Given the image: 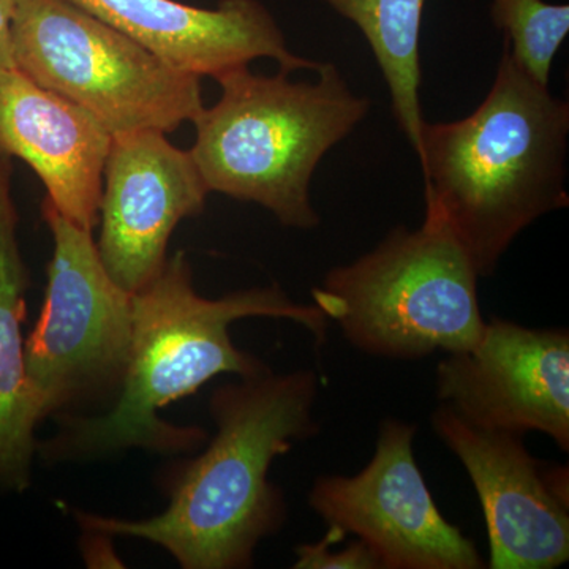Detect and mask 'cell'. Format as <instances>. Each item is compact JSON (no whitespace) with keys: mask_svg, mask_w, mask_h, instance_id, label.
Segmentation results:
<instances>
[{"mask_svg":"<svg viewBox=\"0 0 569 569\" xmlns=\"http://www.w3.org/2000/svg\"><path fill=\"white\" fill-rule=\"evenodd\" d=\"M111 134L81 107L41 88L17 66L0 70V157H18L52 206L84 230L99 224Z\"/></svg>","mask_w":569,"mask_h":569,"instance_id":"cell-13","label":"cell"},{"mask_svg":"<svg viewBox=\"0 0 569 569\" xmlns=\"http://www.w3.org/2000/svg\"><path fill=\"white\" fill-rule=\"evenodd\" d=\"M492 21L512 58L549 86L553 59L569 33V6L546 0H492Z\"/></svg>","mask_w":569,"mask_h":569,"instance_id":"cell-16","label":"cell"},{"mask_svg":"<svg viewBox=\"0 0 569 569\" xmlns=\"http://www.w3.org/2000/svg\"><path fill=\"white\" fill-rule=\"evenodd\" d=\"M14 66L92 114L108 133L174 132L203 110L200 78L71 3L18 0Z\"/></svg>","mask_w":569,"mask_h":569,"instance_id":"cell-6","label":"cell"},{"mask_svg":"<svg viewBox=\"0 0 569 569\" xmlns=\"http://www.w3.org/2000/svg\"><path fill=\"white\" fill-rule=\"evenodd\" d=\"M417 425L387 419L376 452L353 477L313 482L309 507L329 529L355 535L381 569H479L477 546L441 515L415 459Z\"/></svg>","mask_w":569,"mask_h":569,"instance_id":"cell-8","label":"cell"},{"mask_svg":"<svg viewBox=\"0 0 569 569\" xmlns=\"http://www.w3.org/2000/svg\"><path fill=\"white\" fill-rule=\"evenodd\" d=\"M209 192L189 151L159 130L112 134L103 168L99 250L127 293L152 282L167 263L174 228L203 212Z\"/></svg>","mask_w":569,"mask_h":569,"instance_id":"cell-11","label":"cell"},{"mask_svg":"<svg viewBox=\"0 0 569 569\" xmlns=\"http://www.w3.org/2000/svg\"><path fill=\"white\" fill-rule=\"evenodd\" d=\"M432 429L473 482L490 569H553L569 560L568 468L539 462L523 436L468 425L437 407Z\"/></svg>","mask_w":569,"mask_h":569,"instance_id":"cell-9","label":"cell"},{"mask_svg":"<svg viewBox=\"0 0 569 569\" xmlns=\"http://www.w3.org/2000/svg\"><path fill=\"white\" fill-rule=\"evenodd\" d=\"M18 0H0V70L14 66L11 56L10 28Z\"/></svg>","mask_w":569,"mask_h":569,"instance_id":"cell-18","label":"cell"},{"mask_svg":"<svg viewBox=\"0 0 569 569\" xmlns=\"http://www.w3.org/2000/svg\"><path fill=\"white\" fill-rule=\"evenodd\" d=\"M317 74L316 82H293L283 70L261 77L242 66L213 78L222 96L194 118L189 151L209 192L263 206L284 227L320 224L310 201L313 173L366 118L370 102L332 63Z\"/></svg>","mask_w":569,"mask_h":569,"instance_id":"cell-4","label":"cell"},{"mask_svg":"<svg viewBox=\"0 0 569 569\" xmlns=\"http://www.w3.org/2000/svg\"><path fill=\"white\" fill-rule=\"evenodd\" d=\"M313 370L239 377L217 388L211 415L217 433L203 455L170 478L162 515L123 520L78 515L89 531L151 541L186 569L250 568L257 546L282 529L287 503L269 481L277 456L317 436Z\"/></svg>","mask_w":569,"mask_h":569,"instance_id":"cell-2","label":"cell"},{"mask_svg":"<svg viewBox=\"0 0 569 569\" xmlns=\"http://www.w3.org/2000/svg\"><path fill=\"white\" fill-rule=\"evenodd\" d=\"M132 310L129 365L114 406L96 417L62 415L58 436L41 447L52 462L100 459L126 449L176 455L200 447L203 430L171 425L159 411L222 373L242 378L269 370L234 346L231 323L250 317L290 320L318 343L329 326L316 305H298L279 287L203 298L183 252L168 258L160 274L132 293Z\"/></svg>","mask_w":569,"mask_h":569,"instance_id":"cell-1","label":"cell"},{"mask_svg":"<svg viewBox=\"0 0 569 569\" xmlns=\"http://www.w3.org/2000/svg\"><path fill=\"white\" fill-rule=\"evenodd\" d=\"M70 2L198 78H217L260 58L274 59L287 73H317L323 66L288 50L279 24L258 0H220L216 9L176 0Z\"/></svg>","mask_w":569,"mask_h":569,"instance_id":"cell-12","label":"cell"},{"mask_svg":"<svg viewBox=\"0 0 569 569\" xmlns=\"http://www.w3.org/2000/svg\"><path fill=\"white\" fill-rule=\"evenodd\" d=\"M437 366L438 400L468 425L546 433L569 451V335L493 318L467 350Z\"/></svg>","mask_w":569,"mask_h":569,"instance_id":"cell-10","label":"cell"},{"mask_svg":"<svg viewBox=\"0 0 569 569\" xmlns=\"http://www.w3.org/2000/svg\"><path fill=\"white\" fill-rule=\"evenodd\" d=\"M478 279L443 216L426 203L421 227H397L369 253L331 269L312 298L356 350L415 361L481 339L488 321Z\"/></svg>","mask_w":569,"mask_h":569,"instance_id":"cell-5","label":"cell"},{"mask_svg":"<svg viewBox=\"0 0 569 569\" xmlns=\"http://www.w3.org/2000/svg\"><path fill=\"white\" fill-rule=\"evenodd\" d=\"M54 250L44 305L24 342L26 377L39 422L118 395L132 346V295L100 260L92 231L41 206Z\"/></svg>","mask_w":569,"mask_h":569,"instance_id":"cell-7","label":"cell"},{"mask_svg":"<svg viewBox=\"0 0 569 569\" xmlns=\"http://www.w3.org/2000/svg\"><path fill=\"white\" fill-rule=\"evenodd\" d=\"M11 171V159L0 157V488L22 492L31 485L39 419L26 377L21 326L29 272L18 242Z\"/></svg>","mask_w":569,"mask_h":569,"instance_id":"cell-14","label":"cell"},{"mask_svg":"<svg viewBox=\"0 0 569 569\" xmlns=\"http://www.w3.org/2000/svg\"><path fill=\"white\" fill-rule=\"evenodd\" d=\"M569 104L516 62L503 43L496 80L477 110L425 122L417 156L425 201L443 216L479 277L546 213L567 208Z\"/></svg>","mask_w":569,"mask_h":569,"instance_id":"cell-3","label":"cell"},{"mask_svg":"<svg viewBox=\"0 0 569 569\" xmlns=\"http://www.w3.org/2000/svg\"><path fill=\"white\" fill-rule=\"evenodd\" d=\"M346 535L328 529L318 542L301 545L295 549L296 569H381L373 550L361 539L351 541L346 548L337 549Z\"/></svg>","mask_w":569,"mask_h":569,"instance_id":"cell-17","label":"cell"},{"mask_svg":"<svg viewBox=\"0 0 569 569\" xmlns=\"http://www.w3.org/2000/svg\"><path fill=\"white\" fill-rule=\"evenodd\" d=\"M340 17L353 22L369 43L391 93L400 132L418 153L425 127L421 88L422 18L426 0H323Z\"/></svg>","mask_w":569,"mask_h":569,"instance_id":"cell-15","label":"cell"}]
</instances>
